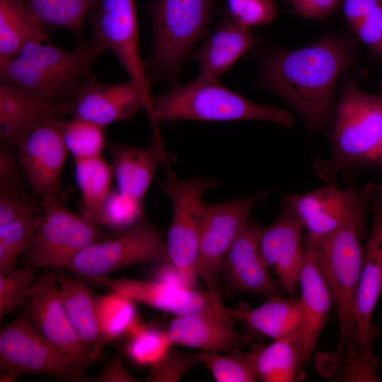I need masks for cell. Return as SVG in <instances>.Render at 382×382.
<instances>
[{
	"label": "cell",
	"instance_id": "12",
	"mask_svg": "<svg viewBox=\"0 0 382 382\" xmlns=\"http://www.w3.org/2000/svg\"><path fill=\"white\" fill-rule=\"evenodd\" d=\"M89 19L92 42L115 55L151 103L150 82L139 51L134 0H98Z\"/></svg>",
	"mask_w": 382,
	"mask_h": 382
},
{
	"label": "cell",
	"instance_id": "1",
	"mask_svg": "<svg viewBox=\"0 0 382 382\" xmlns=\"http://www.w3.org/2000/svg\"><path fill=\"white\" fill-rule=\"evenodd\" d=\"M353 42L328 37L306 47L267 57L261 83L298 112L311 134L333 122L335 86L354 58Z\"/></svg>",
	"mask_w": 382,
	"mask_h": 382
},
{
	"label": "cell",
	"instance_id": "37",
	"mask_svg": "<svg viewBox=\"0 0 382 382\" xmlns=\"http://www.w3.org/2000/svg\"><path fill=\"white\" fill-rule=\"evenodd\" d=\"M35 269L16 267L0 270V319L16 311L29 296Z\"/></svg>",
	"mask_w": 382,
	"mask_h": 382
},
{
	"label": "cell",
	"instance_id": "17",
	"mask_svg": "<svg viewBox=\"0 0 382 382\" xmlns=\"http://www.w3.org/2000/svg\"><path fill=\"white\" fill-rule=\"evenodd\" d=\"M96 284L121 294L156 309L178 316L192 313H211L235 320L233 308L224 306L221 299L207 291L179 287L155 281L113 278L108 275L91 279ZM236 321V320H235Z\"/></svg>",
	"mask_w": 382,
	"mask_h": 382
},
{
	"label": "cell",
	"instance_id": "2",
	"mask_svg": "<svg viewBox=\"0 0 382 382\" xmlns=\"http://www.w3.org/2000/svg\"><path fill=\"white\" fill-rule=\"evenodd\" d=\"M105 48L79 41L64 50L49 37L29 41L13 58L0 62L1 83L61 100L75 98L80 86L91 78V70Z\"/></svg>",
	"mask_w": 382,
	"mask_h": 382
},
{
	"label": "cell",
	"instance_id": "33",
	"mask_svg": "<svg viewBox=\"0 0 382 382\" xmlns=\"http://www.w3.org/2000/svg\"><path fill=\"white\" fill-rule=\"evenodd\" d=\"M125 352L140 366H152L173 346L167 332L141 323L137 319L128 332Z\"/></svg>",
	"mask_w": 382,
	"mask_h": 382
},
{
	"label": "cell",
	"instance_id": "44",
	"mask_svg": "<svg viewBox=\"0 0 382 382\" xmlns=\"http://www.w3.org/2000/svg\"><path fill=\"white\" fill-rule=\"evenodd\" d=\"M291 11L298 16L323 19L332 13L341 0H291Z\"/></svg>",
	"mask_w": 382,
	"mask_h": 382
},
{
	"label": "cell",
	"instance_id": "10",
	"mask_svg": "<svg viewBox=\"0 0 382 382\" xmlns=\"http://www.w3.org/2000/svg\"><path fill=\"white\" fill-rule=\"evenodd\" d=\"M147 262H170V260L163 232L144 214L120 237L86 247L67 263L65 269L91 279Z\"/></svg>",
	"mask_w": 382,
	"mask_h": 382
},
{
	"label": "cell",
	"instance_id": "3",
	"mask_svg": "<svg viewBox=\"0 0 382 382\" xmlns=\"http://www.w3.org/2000/svg\"><path fill=\"white\" fill-rule=\"evenodd\" d=\"M148 115L155 131L160 122L262 120L284 127L294 122L286 110L257 104L222 86L218 80L197 77L188 83L151 96Z\"/></svg>",
	"mask_w": 382,
	"mask_h": 382
},
{
	"label": "cell",
	"instance_id": "15",
	"mask_svg": "<svg viewBox=\"0 0 382 382\" xmlns=\"http://www.w3.org/2000/svg\"><path fill=\"white\" fill-rule=\"evenodd\" d=\"M373 222L364 248L362 267L354 301L355 342L361 356L376 361L373 343V316L382 289V185H374Z\"/></svg>",
	"mask_w": 382,
	"mask_h": 382
},
{
	"label": "cell",
	"instance_id": "35",
	"mask_svg": "<svg viewBox=\"0 0 382 382\" xmlns=\"http://www.w3.org/2000/svg\"><path fill=\"white\" fill-rule=\"evenodd\" d=\"M134 302L113 291L97 297L100 325L108 342L127 335L132 325L138 319Z\"/></svg>",
	"mask_w": 382,
	"mask_h": 382
},
{
	"label": "cell",
	"instance_id": "5",
	"mask_svg": "<svg viewBox=\"0 0 382 382\" xmlns=\"http://www.w3.org/2000/svg\"><path fill=\"white\" fill-rule=\"evenodd\" d=\"M382 139V96L361 91L347 80L336 105L329 141L331 155L317 166L318 175L334 181L338 173L378 161Z\"/></svg>",
	"mask_w": 382,
	"mask_h": 382
},
{
	"label": "cell",
	"instance_id": "19",
	"mask_svg": "<svg viewBox=\"0 0 382 382\" xmlns=\"http://www.w3.org/2000/svg\"><path fill=\"white\" fill-rule=\"evenodd\" d=\"M76 102L52 99L0 83L1 139L18 147L37 126L74 113Z\"/></svg>",
	"mask_w": 382,
	"mask_h": 382
},
{
	"label": "cell",
	"instance_id": "27",
	"mask_svg": "<svg viewBox=\"0 0 382 382\" xmlns=\"http://www.w3.org/2000/svg\"><path fill=\"white\" fill-rule=\"evenodd\" d=\"M233 316L252 332L274 340L297 335L301 323L299 299L274 296L252 309L233 308Z\"/></svg>",
	"mask_w": 382,
	"mask_h": 382
},
{
	"label": "cell",
	"instance_id": "40",
	"mask_svg": "<svg viewBox=\"0 0 382 382\" xmlns=\"http://www.w3.org/2000/svg\"><path fill=\"white\" fill-rule=\"evenodd\" d=\"M199 362H201L199 353H184L170 349L158 361L151 366L145 381H179Z\"/></svg>",
	"mask_w": 382,
	"mask_h": 382
},
{
	"label": "cell",
	"instance_id": "30",
	"mask_svg": "<svg viewBox=\"0 0 382 382\" xmlns=\"http://www.w3.org/2000/svg\"><path fill=\"white\" fill-rule=\"evenodd\" d=\"M297 335L257 345L256 370L262 382H292L300 378Z\"/></svg>",
	"mask_w": 382,
	"mask_h": 382
},
{
	"label": "cell",
	"instance_id": "50",
	"mask_svg": "<svg viewBox=\"0 0 382 382\" xmlns=\"http://www.w3.org/2000/svg\"><path fill=\"white\" fill-rule=\"evenodd\" d=\"M378 161L382 164V139L378 149Z\"/></svg>",
	"mask_w": 382,
	"mask_h": 382
},
{
	"label": "cell",
	"instance_id": "48",
	"mask_svg": "<svg viewBox=\"0 0 382 382\" xmlns=\"http://www.w3.org/2000/svg\"><path fill=\"white\" fill-rule=\"evenodd\" d=\"M157 263L158 267L154 272V281L179 287H187L181 274L171 262Z\"/></svg>",
	"mask_w": 382,
	"mask_h": 382
},
{
	"label": "cell",
	"instance_id": "45",
	"mask_svg": "<svg viewBox=\"0 0 382 382\" xmlns=\"http://www.w3.org/2000/svg\"><path fill=\"white\" fill-rule=\"evenodd\" d=\"M97 382H137L125 369L120 355L116 354L103 368L100 374L94 378Z\"/></svg>",
	"mask_w": 382,
	"mask_h": 382
},
{
	"label": "cell",
	"instance_id": "25",
	"mask_svg": "<svg viewBox=\"0 0 382 382\" xmlns=\"http://www.w3.org/2000/svg\"><path fill=\"white\" fill-rule=\"evenodd\" d=\"M256 40L250 28L242 26L228 16L208 40L190 54L200 66L198 77L218 80Z\"/></svg>",
	"mask_w": 382,
	"mask_h": 382
},
{
	"label": "cell",
	"instance_id": "47",
	"mask_svg": "<svg viewBox=\"0 0 382 382\" xmlns=\"http://www.w3.org/2000/svg\"><path fill=\"white\" fill-rule=\"evenodd\" d=\"M19 168L14 156L5 146L0 149V186L17 185Z\"/></svg>",
	"mask_w": 382,
	"mask_h": 382
},
{
	"label": "cell",
	"instance_id": "46",
	"mask_svg": "<svg viewBox=\"0 0 382 382\" xmlns=\"http://www.w3.org/2000/svg\"><path fill=\"white\" fill-rule=\"evenodd\" d=\"M347 22L352 27L374 8L382 4L381 0H341Z\"/></svg>",
	"mask_w": 382,
	"mask_h": 382
},
{
	"label": "cell",
	"instance_id": "49",
	"mask_svg": "<svg viewBox=\"0 0 382 382\" xmlns=\"http://www.w3.org/2000/svg\"><path fill=\"white\" fill-rule=\"evenodd\" d=\"M17 376L13 373H1V382H12L16 380Z\"/></svg>",
	"mask_w": 382,
	"mask_h": 382
},
{
	"label": "cell",
	"instance_id": "43",
	"mask_svg": "<svg viewBox=\"0 0 382 382\" xmlns=\"http://www.w3.org/2000/svg\"><path fill=\"white\" fill-rule=\"evenodd\" d=\"M348 354L344 368L340 374L342 381H378L377 362L364 358L357 351Z\"/></svg>",
	"mask_w": 382,
	"mask_h": 382
},
{
	"label": "cell",
	"instance_id": "24",
	"mask_svg": "<svg viewBox=\"0 0 382 382\" xmlns=\"http://www.w3.org/2000/svg\"><path fill=\"white\" fill-rule=\"evenodd\" d=\"M235 322L218 314L192 313L176 316L167 334L172 345L227 353L239 349L247 341L246 337L235 329Z\"/></svg>",
	"mask_w": 382,
	"mask_h": 382
},
{
	"label": "cell",
	"instance_id": "18",
	"mask_svg": "<svg viewBox=\"0 0 382 382\" xmlns=\"http://www.w3.org/2000/svg\"><path fill=\"white\" fill-rule=\"evenodd\" d=\"M62 116L34 128L19 149L18 161L33 192L43 197L57 194L68 150L62 134Z\"/></svg>",
	"mask_w": 382,
	"mask_h": 382
},
{
	"label": "cell",
	"instance_id": "11",
	"mask_svg": "<svg viewBox=\"0 0 382 382\" xmlns=\"http://www.w3.org/2000/svg\"><path fill=\"white\" fill-rule=\"evenodd\" d=\"M264 193L204 204L199 236L197 274L207 290L221 298L220 267L224 256Z\"/></svg>",
	"mask_w": 382,
	"mask_h": 382
},
{
	"label": "cell",
	"instance_id": "13",
	"mask_svg": "<svg viewBox=\"0 0 382 382\" xmlns=\"http://www.w3.org/2000/svg\"><path fill=\"white\" fill-rule=\"evenodd\" d=\"M374 183L361 189L349 185L339 187L335 181L303 195H288L283 206L301 221L307 236L322 238L332 233L371 205Z\"/></svg>",
	"mask_w": 382,
	"mask_h": 382
},
{
	"label": "cell",
	"instance_id": "31",
	"mask_svg": "<svg viewBox=\"0 0 382 382\" xmlns=\"http://www.w3.org/2000/svg\"><path fill=\"white\" fill-rule=\"evenodd\" d=\"M43 25L69 30L81 38L85 20L96 8L98 0H25Z\"/></svg>",
	"mask_w": 382,
	"mask_h": 382
},
{
	"label": "cell",
	"instance_id": "23",
	"mask_svg": "<svg viewBox=\"0 0 382 382\" xmlns=\"http://www.w3.org/2000/svg\"><path fill=\"white\" fill-rule=\"evenodd\" d=\"M112 156V170L117 190L125 197L143 206L144 196L160 165H167V156L158 134L149 146L116 142L107 145Z\"/></svg>",
	"mask_w": 382,
	"mask_h": 382
},
{
	"label": "cell",
	"instance_id": "14",
	"mask_svg": "<svg viewBox=\"0 0 382 382\" xmlns=\"http://www.w3.org/2000/svg\"><path fill=\"white\" fill-rule=\"evenodd\" d=\"M52 268L46 269L35 280L29 293L27 315L56 349L84 370L94 362L93 353L66 313Z\"/></svg>",
	"mask_w": 382,
	"mask_h": 382
},
{
	"label": "cell",
	"instance_id": "38",
	"mask_svg": "<svg viewBox=\"0 0 382 382\" xmlns=\"http://www.w3.org/2000/svg\"><path fill=\"white\" fill-rule=\"evenodd\" d=\"M144 215L143 206L123 196L117 189L111 190L100 217L102 225L112 231L131 229Z\"/></svg>",
	"mask_w": 382,
	"mask_h": 382
},
{
	"label": "cell",
	"instance_id": "28",
	"mask_svg": "<svg viewBox=\"0 0 382 382\" xmlns=\"http://www.w3.org/2000/svg\"><path fill=\"white\" fill-rule=\"evenodd\" d=\"M25 0H0V62L16 57L29 41L47 37Z\"/></svg>",
	"mask_w": 382,
	"mask_h": 382
},
{
	"label": "cell",
	"instance_id": "4",
	"mask_svg": "<svg viewBox=\"0 0 382 382\" xmlns=\"http://www.w3.org/2000/svg\"><path fill=\"white\" fill-rule=\"evenodd\" d=\"M367 211L361 212L329 235L322 238L306 236L315 248L320 272L335 308L340 337L335 354L337 360L357 348L354 301L362 267L364 248L360 239L366 236Z\"/></svg>",
	"mask_w": 382,
	"mask_h": 382
},
{
	"label": "cell",
	"instance_id": "51",
	"mask_svg": "<svg viewBox=\"0 0 382 382\" xmlns=\"http://www.w3.org/2000/svg\"><path fill=\"white\" fill-rule=\"evenodd\" d=\"M381 1L382 2V0H381Z\"/></svg>",
	"mask_w": 382,
	"mask_h": 382
},
{
	"label": "cell",
	"instance_id": "34",
	"mask_svg": "<svg viewBox=\"0 0 382 382\" xmlns=\"http://www.w3.org/2000/svg\"><path fill=\"white\" fill-rule=\"evenodd\" d=\"M62 134L66 148L76 160L100 156L105 146L104 127L79 117L62 121Z\"/></svg>",
	"mask_w": 382,
	"mask_h": 382
},
{
	"label": "cell",
	"instance_id": "20",
	"mask_svg": "<svg viewBox=\"0 0 382 382\" xmlns=\"http://www.w3.org/2000/svg\"><path fill=\"white\" fill-rule=\"evenodd\" d=\"M303 225L288 207L267 227L263 228L260 247L263 257L278 282L291 297L299 286L306 247L303 245Z\"/></svg>",
	"mask_w": 382,
	"mask_h": 382
},
{
	"label": "cell",
	"instance_id": "6",
	"mask_svg": "<svg viewBox=\"0 0 382 382\" xmlns=\"http://www.w3.org/2000/svg\"><path fill=\"white\" fill-rule=\"evenodd\" d=\"M214 0H153L146 5L153 45L145 64L149 81L177 79L185 58L205 32Z\"/></svg>",
	"mask_w": 382,
	"mask_h": 382
},
{
	"label": "cell",
	"instance_id": "8",
	"mask_svg": "<svg viewBox=\"0 0 382 382\" xmlns=\"http://www.w3.org/2000/svg\"><path fill=\"white\" fill-rule=\"evenodd\" d=\"M42 199V219L33 243L24 253L22 267L65 269L86 247L106 240L98 224L68 209L57 194Z\"/></svg>",
	"mask_w": 382,
	"mask_h": 382
},
{
	"label": "cell",
	"instance_id": "22",
	"mask_svg": "<svg viewBox=\"0 0 382 382\" xmlns=\"http://www.w3.org/2000/svg\"><path fill=\"white\" fill-rule=\"evenodd\" d=\"M74 100L76 108L73 116L103 127L129 119L141 108L147 112L150 108V101L131 80L105 84L91 77L80 86Z\"/></svg>",
	"mask_w": 382,
	"mask_h": 382
},
{
	"label": "cell",
	"instance_id": "42",
	"mask_svg": "<svg viewBox=\"0 0 382 382\" xmlns=\"http://www.w3.org/2000/svg\"><path fill=\"white\" fill-rule=\"evenodd\" d=\"M352 28L373 56L382 57V4Z\"/></svg>",
	"mask_w": 382,
	"mask_h": 382
},
{
	"label": "cell",
	"instance_id": "7",
	"mask_svg": "<svg viewBox=\"0 0 382 382\" xmlns=\"http://www.w3.org/2000/svg\"><path fill=\"white\" fill-rule=\"evenodd\" d=\"M168 174L166 182L158 184L159 191L169 197L173 210L166 237L168 253L187 286L196 289L203 195L219 187L220 182L214 178H179L170 170Z\"/></svg>",
	"mask_w": 382,
	"mask_h": 382
},
{
	"label": "cell",
	"instance_id": "36",
	"mask_svg": "<svg viewBox=\"0 0 382 382\" xmlns=\"http://www.w3.org/2000/svg\"><path fill=\"white\" fill-rule=\"evenodd\" d=\"M42 214L16 220L0 228V270L16 267L19 255L33 243Z\"/></svg>",
	"mask_w": 382,
	"mask_h": 382
},
{
	"label": "cell",
	"instance_id": "16",
	"mask_svg": "<svg viewBox=\"0 0 382 382\" xmlns=\"http://www.w3.org/2000/svg\"><path fill=\"white\" fill-rule=\"evenodd\" d=\"M263 228L248 217L222 260L220 276L229 294L250 293L265 296L286 293L276 281L260 247Z\"/></svg>",
	"mask_w": 382,
	"mask_h": 382
},
{
	"label": "cell",
	"instance_id": "26",
	"mask_svg": "<svg viewBox=\"0 0 382 382\" xmlns=\"http://www.w3.org/2000/svg\"><path fill=\"white\" fill-rule=\"evenodd\" d=\"M58 288L64 307L81 340L91 349L95 361L108 340L98 314L97 298L80 280L61 272Z\"/></svg>",
	"mask_w": 382,
	"mask_h": 382
},
{
	"label": "cell",
	"instance_id": "29",
	"mask_svg": "<svg viewBox=\"0 0 382 382\" xmlns=\"http://www.w3.org/2000/svg\"><path fill=\"white\" fill-rule=\"evenodd\" d=\"M75 176L82 196V215L99 225L113 176L111 166L101 157L76 160Z\"/></svg>",
	"mask_w": 382,
	"mask_h": 382
},
{
	"label": "cell",
	"instance_id": "41",
	"mask_svg": "<svg viewBox=\"0 0 382 382\" xmlns=\"http://www.w3.org/2000/svg\"><path fill=\"white\" fill-rule=\"evenodd\" d=\"M229 16L243 27L272 22L278 14L272 0H226Z\"/></svg>",
	"mask_w": 382,
	"mask_h": 382
},
{
	"label": "cell",
	"instance_id": "39",
	"mask_svg": "<svg viewBox=\"0 0 382 382\" xmlns=\"http://www.w3.org/2000/svg\"><path fill=\"white\" fill-rule=\"evenodd\" d=\"M43 214L37 202L17 185L0 186V228L16 220Z\"/></svg>",
	"mask_w": 382,
	"mask_h": 382
},
{
	"label": "cell",
	"instance_id": "32",
	"mask_svg": "<svg viewBox=\"0 0 382 382\" xmlns=\"http://www.w3.org/2000/svg\"><path fill=\"white\" fill-rule=\"evenodd\" d=\"M257 353V345H255L248 353L239 349L226 354L202 352H199V357L217 382H255L258 380Z\"/></svg>",
	"mask_w": 382,
	"mask_h": 382
},
{
	"label": "cell",
	"instance_id": "9",
	"mask_svg": "<svg viewBox=\"0 0 382 382\" xmlns=\"http://www.w3.org/2000/svg\"><path fill=\"white\" fill-rule=\"evenodd\" d=\"M0 371L47 374L59 381H90L83 369L56 349L28 316L21 314L0 330Z\"/></svg>",
	"mask_w": 382,
	"mask_h": 382
},
{
	"label": "cell",
	"instance_id": "21",
	"mask_svg": "<svg viewBox=\"0 0 382 382\" xmlns=\"http://www.w3.org/2000/svg\"><path fill=\"white\" fill-rule=\"evenodd\" d=\"M306 255L299 279L301 323L297 332L300 375L315 350L328 314L333 306L318 267L314 246L304 240Z\"/></svg>",
	"mask_w": 382,
	"mask_h": 382
}]
</instances>
